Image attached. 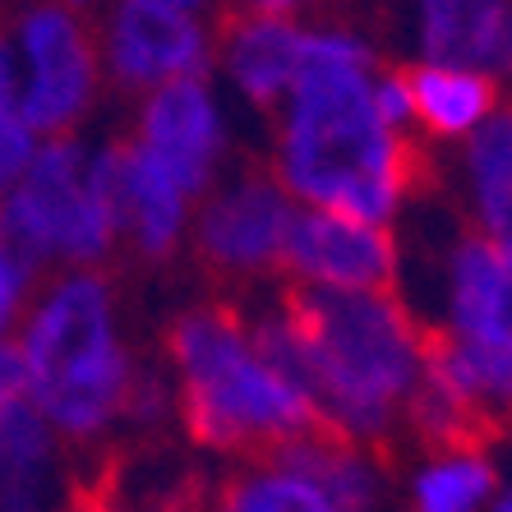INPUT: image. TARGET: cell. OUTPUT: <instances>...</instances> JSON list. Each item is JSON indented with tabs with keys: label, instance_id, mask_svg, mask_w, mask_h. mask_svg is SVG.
Here are the masks:
<instances>
[{
	"label": "cell",
	"instance_id": "15",
	"mask_svg": "<svg viewBox=\"0 0 512 512\" xmlns=\"http://www.w3.org/2000/svg\"><path fill=\"white\" fill-rule=\"evenodd\" d=\"M116 153H120V236H130L139 259L148 263L167 259L180 245L190 199L176 190V180L157 167L134 139H120Z\"/></svg>",
	"mask_w": 512,
	"mask_h": 512
},
{
	"label": "cell",
	"instance_id": "5",
	"mask_svg": "<svg viewBox=\"0 0 512 512\" xmlns=\"http://www.w3.org/2000/svg\"><path fill=\"white\" fill-rule=\"evenodd\" d=\"M10 42L19 56V120L42 139L70 134L102 84L97 24L60 0H33Z\"/></svg>",
	"mask_w": 512,
	"mask_h": 512
},
{
	"label": "cell",
	"instance_id": "10",
	"mask_svg": "<svg viewBox=\"0 0 512 512\" xmlns=\"http://www.w3.org/2000/svg\"><path fill=\"white\" fill-rule=\"evenodd\" d=\"M130 139L176 180V190L185 199L208 190L217 157H222V125H217V107L203 74L153 88L143 97L139 125H134Z\"/></svg>",
	"mask_w": 512,
	"mask_h": 512
},
{
	"label": "cell",
	"instance_id": "20",
	"mask_svg": "<svg viewBox=\"0 0 512 512\" xmlns=\"http://www.w3.org/2000/svg\"><path fill=\"white\" fill-rule=\"evenodd\" d=\"M60 512H130L120 503V485H116V471H111V457L97 466L93 476L70 480Z\"/></svg>",
	"mask_w": 512,
	"mask_h": 512
},
{
	"label": "cell",
	"instance_id": "8",
	"mask_svg": "<svg viewBox=\"0 0 512 512\" xmlns=\"http://www.w3.org/2000/svg\"><path fill=\"white\" fill-rule=\"evenodd\" d=\"M102 65L120 93H153L171 79H190L208 65L199 19L153 0H120L102 24Z\"/></svg>",
	"mask_w": 512,
	"mask_h": 512
},
{
	"label": "cell",
	"instance_id": "24",
	"mask_svg": "<svg viewBox=\"0 0 512 512\" xmlns=\"http://www.w3.org/2000/svg\"><path fill=\"white\" fill-rule=\"evenodd\" d=\"M0 116H19V56L5 33H0Z\"/></svg>",
	"mask_w": 512,
	"mask_h": 512
},
{
	"label": "cell",
	"instance_id": "13",
	"mask_svg": "<svg viewBox=\"0 0 512 512\" xmlns=\"http://www.w3.org/2000/svg\"><path fill=\"white\" fill-rule=\"evenodd\" d=\"M453 333L512 351V254L485 231H462L448 263Z\"/></svg>",
	"mask_w": 512,
	"mask_h": 512
},
{
	"label": "cell",
	"instance_id": "22",
	"mask_svg": "<svg viewBox=\"0 0 512 512\" xmlns=\"http://www.w3.org/2000/svg\"><path fill=\"white\" fill-rule=\"evenodd\" d=\"M28 286H33V273H28V268L14 259V254L0 250V342H5V333L14 328L19 310H24Z\"/></svg>",
	"mask_w": 512,
	"mask_h": 512
},
{
	"label": "cell",
	"instance_id": "7",
	"mask_svg": "<svg viewBox=\"0 0 512 512\" xmlns=\"http://www.w3.org/2000/svg\"><path fill=\"white\" fill-rule=\"evenodd\" d=\"M84 176L88 153L70 134H60L37 143L24 176L0 194V250L14 254L33 277L47 259H65L74 217L84 203Z\"/></svg>",
	"mask_w": 512,
	"mask_h": 512
},
{
	"label": "cell",
	"instance_id": "27",
	"mask_svg": "<svg viewBox=\"0 0 512 512\" xmlns=\"http://www.w3.org/2000/svg\"><path fill=\"white\" fill-rule=\"evenodd\" d=\"M499 512H512V494H508V499H503V503H499Z\"/></svg>",
	"mask_w": 512,
	"mask_h": 512
},
{
	"label": "cell",
	"instance_id": "4",
	"mask_svg": "<svg viewBox=\"0 0 512 512\" xmlns=\"http://www.w3.org/2000/svg\"><path fill=\"white\" fill-rule=\"evenodd\" d=\"M28 397L60 439L88 443L125 411L134 365L116 337V291L93 268H70L42 286L19 337Z\"/></svg>",
	"mask_w": 512,
	"mask_h": 512
},
{
	"label": "cell",
	"instance_id": "17",
	"mask_svg": "<svg viewBox=\"0 0 512 512\" xmlns=\"http://www.w3.org/2000/svg\"><path fill=\"white\" fill-rule=\"evenodd\" d=\"M476 217L499 250L512 254V107L489 111L466 143Z\"/></svg>",
	"mask_w": 512,
	"mask_h": 512
},
{
	"label": "cell",
	"instance_id": "3",
	"mask_svg": "<svg viewBox=\"0 0 512 512\" xmlns=\"http://www.w3.org/2000/svg\"><path fill=\"white\" fill-rule=\"evenodd\" d=\"M167 356L180 374V425L190 443L268 466L286 443L337 429L328 411L254 351L250 323L227 300L171 319Z\"/></svg>",
	"mask_w": 512,
	"mask_h": 512
},
{
	"label": "cell",
	"instance_id": "18",
	"mask_svg": "<svg viewBox=\"0 0 512 512\" xmlns=\"http://www.w3.org/2000/svg\"><path fill=\"white\" fill-rule=\"evenodd\" d=\"M203 512H337L323 499V489L310 480L277 471V466H240L231 476H222L213 503Z\"/></svg>",
	"mask_w": 512,
	"mask_h": 512
},
{
	"label": "cell",
	"instance_id": "23",
	"mask_svg": "<svg viewBox=\"0 0 512 512\" xmlns=\"http://www.w3.org/2000/svg\"><path fill=\"white\" fill-rule=\"evenodd\" d=\"M28 393V365H24V351L19 342H0V406L10 397Z\"/></svg>",
	"mask_w": 512,
	"mask_h": 512
},
{
	"label": "cell",
	"instance_id": "19",
	"mask_svg": "<svg viewBox=\"0 0 512 512\" xmlns=\"http://www.w3.org/2000/svg\"><path fill=\"white\" fill-rule=\"evenodd\" d=\"M494 485L480 457H443L416 480V512H471Z\"/></svg>",
	"mask_w": 512,
	"mask_h": 512
},
{
	"label": "cell",
	"instance_id": "21",
	"mask_svg": "<svg viewBox=\"0 0 512 512\" xmlns=\"http://www.w3.org/2000/svg\"><path fill=\"white\" fill-rule=\"evenodd\" d=\"M33 153H37V134L19 116H0V194L24 176Z\"/></svg>",
	"mask_w": 512,
	"mask_h": 512
},
{
	"label": "cell",
	"instance_id": "11",
	"mask_svg": "<svg viewBox=\"0 0 512 512\" xmlns=\"http://www.w3.org/2000/svg\"><path fill=\"white\" fill-rule=\"evenodd\" d=\"M300 47L305 33L291 24V14H259L236 5L217 10V56L259 111H273L286 97L300 65Z\"/></svg>",
	"mask_w": 512,
	"mask_h": 512
},
{
	"label": "cell",
	"instance_id": "2",
	"mask_svg": "<svg viewBox=\"0 0 512 512\" xmlns=\"http://www.w3.org/2000/svg\"><path fill=\"white\" fill-rule=\"evenodd\" d=\"M411 319L397 291H333L282 277L277 314L250 323V342L319 411L388 457L420 383Z\"/></svg>",
	"mask_w": 512,
	"mask_h": 512
},
{
	"label": "cell",
	"instance_id": "1",
	"mask_svg": "<svg viewBox=\"0 0 512 512\" xmlns=\"http://www.w3.org/2000/svg\"><path fill=\"white\" fill-rule=\"evenodd\" d=\"M277 180L323 213L379 227L402 194H420L434 180L425 148L379 120L365 42L305 33L277 130Z\"/></svg>",
	"mask_w": 512,
	"mask_h": 512
},
{
	"label": "cell",
	"instance_id": "14",
	"mask_svg": "<svg viewBox=\"0 0 512 512\" xmlns=\"http://www.w3.org/2000/svg\"><path fill=\"white\" fill-rule=\"evenodd\" d=\"M429 65L512 74V0H420Z\"/></svg>",
	"mask_w": 512,
	"mask_h": 512
},
{
	"label": "cell",
	"instance_id": "16",
	"mask_svg": "<svg viewBox=\"0 0 512 512\" xmlns=\"http://www.w3.org/2000/svg\"><path fill=\"white\" fill-rule=\"evenodd\" d=\"M411 93V116L429 125V134H466L494 111L499 88L480 70H453V65H420L402 70Z\"/></svg>",
	"mask_w": 512,
	"mask_h": 512
},
{
	"label": "cell",
	"instance_id": "25",
	"mask_svg": "<svg viewBox=\"0 0 512 512\" xmlns=\"http://www.w3.org/2000/svg\"><path fill=\"white\" fill-rule=\"evenodd\" d=\"M236 10H259V14H291L300 0H227Z\"/></svg>",
	"mask_w": 512,
	"mask_h": 512
},
{
	"label": "cell",
	"instance_id": "26",
	"mask_svg": "<svg viewBox=\"0 0 512 512\" xmlns=\"http://www.w3.org/2000/svg\"><path fill=\"white\" fill-rule=\"evenodd\" d=\"M153 5H167V10H185V14H194L199 5H208V0H153Z\"/></svg>",
	"mask_w": 512,
	"mask_h": 512
},
{
	"label": "cell",
	"instance_id": "6",
	"mask_svg": "<svg viewBox=\"0 0 512 512\" xmlns=\"http://www.w3.org/2000/svg\"><path fill=\"white\" fill-rule=\"evenodd\" d=\"M296 222V203L277 171L245 167L194 222V254L208 273L231 286H250L259 277H282L286 236Z\"/></svg>",
	"mask_w": 512,
	"mask_h": 512
},
{
	"label": "cell",
	"instance_id": "9",
	"mask_svg": "<svg viewBox=\"0 0 512 512\" xmlns=\"http://www.w3.org/2000/svg\"><path fill=\"white\" fill-rule=\"evenodd\" d=\"M282 277L333 291H397V250L388 227L342 213H296L282 254Z\"/></svg>",
	"mask_w": 512,
	"mask_h": 512
},
{
	"label": "cell",
	"instance_id": "12",
	"mask_svg": "<svg viewBox=\"0 0 512 512\" xmlns=\"http://www.w3.org/2000/svg\"><path fill=\"white\" fill-rule=\"evenodd\" d=\"M60 434L28 393L0 406V512H60Z\"/></svg>",
	"mask_w": 512,
	"mask_h": 512
}]
</instances>
